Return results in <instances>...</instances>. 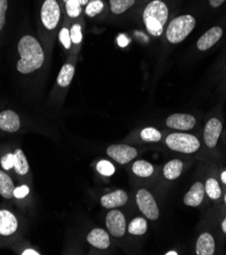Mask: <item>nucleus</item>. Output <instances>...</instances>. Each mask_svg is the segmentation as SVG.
I'll return each mask as SVG.
<instances>
[{
  "label": "nucleus",
  "instance_id": "obj_34",
  "mask_svg": "<svg viewBox=\"0 0 226 255\" xmlns=\"http://www.w3.org/2000/svg\"><path fill=\"white\" fill-rule=\"evenodd\" d=\"M29 193H30V188L27 185H21V186H19L17 188H14L13 196L15 198L21 199L23 197H26Z\"/></svg>",
  "mask_w": 226,
  "mask_h": 255
},
{
  "label": "nucleus",
  "instance_id": "obj_14",
  "mask_svg": "<svg viewBox=\"0 0 226 255\" xmlns=\"http://www.w3.org/2000/svg\"><path fill=\"white\" fill-rule=\"evenodd\" d=\"M19 117L15 112L11 110L0 112V129L6 132H15L19 129Z\"/></svg>",
  "mask_w": 226,
  "mask_h": 255
},
{
  "label": "nucleus",
  "instance_id": "obj_23",
  "mask_svg": "<svg viewBox=\"0 0 226 255\" xmlns=\"http://www.w3.org/2000/svg\"><path fill=\"white\" fill-rule=\"evenodd\" d=\"M133 172L139 177L147 178L154 173V167L147 161L139 160L133 165Z\"/></svg>",
  "mask_w": 226,
  "mask_h": 255
},
{
  "label": "nucleus",
  "instance_id": "obj_1",
  "mask_svg": "<svg viewBox=\"0 0 226 255\" xmlns=\"http://www.w3.org/2000/svg\"><path fill=\"white\" fill-rule=\"evenodd\" d=\"M17 49L20 59L16 63V68L20 73H31L43 65L45 59L43 49L34 37L23 36L18 42Z\"/></svg>",
  "mask_w": 226,
  "mask_h": 255
},
{
  "label": "nucleus",
  "instance_id": "obj_5",
  "mask_svg": "<svg viewBox=\"0 0 226 255\" xmlns=\"http://www.w3.org/2000/svg\"><path fill=\"white\" fill-rule=\"evenodd\" d=\"M137 205L141 213L149 220L155 221L159 218V209L154 196L147 189H140L136 196Z\"/></svg>",
  "mask_w": 226,
  "mask_h": 255
},
{
  "label": "nucleus",
  "instance_id": "obj_35",
  "mask_svg": "<svg viewBox=\"0 0 226 255\" xmlns=\"http://www.w3.org/2000/svg\"><path fill=\"white\" fill-rule=\"evenodd\" d=\"M224 1H226V0H209V3L213 7H219Z\"/></svg>",
  "mask_w": 226,
  "mask_h": 255
},
{
  "label": "nucleus",
  "instance_id": "obj_10",
  "mask_svg": "<svg viewBox=\"0 0 226 255\" xmlns=\"http://www.w3.org/2000/svg\"><path fill=\"white\" fill-rule=\"evenodd\" d=\"M222 131V123L217 118H211L205 125L204 128V141L206 145L213 148L217 145L219 136Z\"/></svg>",
  "mask_w": 226,
  "mask_h": 255
},
{
  "label": "nucleus",
  "instance_id": "obj_22",
  "mask_svg": "<svg viewBox=\"0 0 226 255\" xmlns=\"http://www.w3.org/2000/svg\"><path fill=\"white\" fill-rule=\"evenodd\" d=\"M148 230V223L146 221V219L138 217L136 219H134L128 228V231L130 234L135 235V236H141L146 234Z\"/></svg>",
  "mask_w": 226,
  "mask_h": 255
},
{
  "label": "nucleus",
  "instance_id": "obj_20",
  "mask_svg": "<svg viewBox=\"0 0 226 255\" xmlns=\"http://www.w3.org/2000/svg\"><path fill=\"white\" fill-rule=\"evenodd\" d=\"M14 185L11 178L3 171H0V195L4 198H11L13 196Z\"/></svg>",
  "mask_w": 226,
  "mask_h": 255
},
{
  "label": "nucleus",
  "instance_id": "obj_11",
  "mask_svg": "<svg viewBox=\"0 0 226 255\" xmlns=\"http://www.w3.org/2000/svg\"><path fill=\"white\" fill-rule=\"evenodd\" d=\"M17 230V220L15 216L6 210L0 211V235L10 236Z\"/></svg>",
  "mask_w": 226,
  "mask_h": 255
},
{
  "label": "nucleus",
  "instance_id": "obj_16",
  "mask_svg": "<svg viewBox=\"0 0 226 255\" xmlns=\"http://www.w3.org/2000/svg\"><path fill=\"white\" fill-rule=\"evenodd\" d=\"M87 241L90 245L97 249H106L110 245L108 233L100 228L93 229L87 236Z\"/></svg>",
  "mask_w": 226,
  "mask_h": 255
},
{
  "label": "nucleus",
  "instance_id": "obj_15",
  "mask_svg": "<svg viewBox=\"0 0 226 255\" xmlns=\"http://www.w3.org/2000/svg\"><path fill=\"white\" fill-rule=\"evenodd\" d=\"M128 202V194L123 190H115L101 197V205L105 209H115L124 206Z\"/></svg>",
  "mask_w": 226,
  "mask_h": 255
},
{
  "label": "nucleus",
  "instance_id": "obj_6",
  "mask_svg": "<svg viewBox=\"0 0 226 255\" xmlns=\"http://www.w3.org/2000/svg\"><path fill=\"white\" fill-rule=\"evenodd\" d=\"M60 17V8L56 0H45L41 9V19L44 27L53 30L58 24Z\"/></svg>",
  "mask_w": 226,
  "mask_h": 255
},
{
  "label": "nucleus",
  "instance_id": "obj_37",
  "mask_svg": "<svg viewBox=\"0 0 226 255\" xmlns=\"http://www.w3.org/2000/svg\"><path fill=\"white\" fill-rule=\"evenodd\" d=\"M21 254L22 255H39L40 253H38L37 251H35L33 249H27V250H24Z\"/></svg>",
  "mask_w": 226,
  "mask_h": 255
},
{
  "label": "nucleus",
  "instance_id": "obj_24",
  "mask_svg": "<svg viewBox=\"0 0 226 255\" xmlns=\"http://www.w3.org/2000/svg\"><path fill=\"white\" fill-rule=\"evenodd\" d=\"M136 0H110L111 11L115 14H121L124 11L130 9Z\"/></svg>",
  "mask_w": 226,
  "mask_h": 255
},
{
  "label": "nucleus",
  "instance_id": "obj_31",
  "mask_svg": "<svg viewBox=\"0 0 226 255\" xmlns=\"http://www.w3.org/2000/svg\"><path fill=\"white\" fill-rule=\"evenodd\" d=\"M59 41L62 44V46L65 49H69L71 45V38H70V33L69 30L66 28H62L59 32Z\"/></svg>",
  "mask_w": 226,
  "mask_h": 255
},
{
  "label": "nucleus",
  "instance_id": "obj_7",
  "mask_svg": "<svg viewBox=\"0 0 226 255\" xmlns=\"http://www.w3.org/2000/svg\"><path fill=\"white\" fill-rule=\"evenodd\" d=\"M107 156L112 158L118 164L124 165L134 160L138 156V150L127 144H112L107 147Z\"/></svg>",
  "mask_w": 226,
  "mask_h": 255
},
{
  "label": "nucleus",
  "instance_id": "obj_29",
  "mask_svg": "<svg viewBox=\"0 0 226 255\" xmlns=\"http://www.w3.org/2000/svg\"><path fill=\"white\" fill-rule=\"evenodd\" d=\"M65 8L70 17H78L82 12V4L78 0H68L65 2Z\"/></svg>",
  "mask_w": 226,
  "mask_h": 255
},
{
  "label": "nucleus",
  "instance_id": "obj_4",
  "mask_svg": "<svg viewBox=\"0 0 226 255\" xmlns=\"http://www.w3.org/2000/svg\"><path fill=\"white\" fill-rule=\"evenodd\" d=\"M167 146L183 154H193L200 148V140L189 133H171L166 137Z\"/></svg>",
  "mask_w": 226,
  "mask_h": 255
},
{
  "label": "nucleus",
  "instance_id": "obj_39",
  "mask_svg": "<svg viewBox=\"0 0 226 255\" xmlns=\"http://www.w3.org/2000/svg\"><path fill=\"white\" fill-rule=\"evenodd\" d=\"M221 181L226 184V171H224L222 174H221Z\"/></svg>",
  "mask_w": 226,
  "mask_h": 255
},
{
  "label": "nucleus",
  "instance_id": "obj_41",
  "mask_svg": "<svg viewBox=\"0 0 226 255\" xmlns=\"http://www.w3.org/2000/svg\"><path fill=\"white\" fill-rule=\"evenodd\" d=\"M166 255H178L179 253L178 252H175V251H169V252H167V253H165Z\"/></svg>",
  "mask_w": 226,
  "mask_h": 255
},
{
  "label": "nucleus",
  "instance_id": "obj_36",
  "mask_svg": "<svg viewBox=\"0 0 226 255\" xmlns=\"http://www.w3.org/2000/svg\"><path fill=\"white\" fill-rule=\"evenodd\" d=\"M128 43H129V40H128L127 38H125V36H123V35L119 36V38H118V44H119V46L124 47V46L128 45Z\"/></svg>",
  "mask_w": 226,
  "mask_h": 255
},
{
  "label": "nucleus",
  "instance_id": "obj_3",
  "mask_svg": "<svg viewBox=\"0 0 226 255\" xmlns=\"http://www.w3.org/2000/svg\"><path fill=\"white\" fill-rule=\"evenodd\" d=\"M196 19L190 14H185L172 19L167 27L166 37L171 44L183 42L195 29Z\"/></svg>",
  "mask_w": 226,
  "mask_h": 255
},
{
  "label": "nucleus",
  "instance_id": "obj_33",
  "mask_svg": "<svg viewBox=\"0 0 226 255\" xmlns=\"http://www.w3.org/2000/svg\"><path fill=\"white\" fill-rule=\"evenodd\" d=\"M7 10V0H0V31L5 24V13Z\"/></svg>",
  "mask_w": 226,
  "mask_h": 255
},
{
  "label": "nucleus",
  "instance_id": "obj_26",
  "mask_svg": "<svg viewBox=\"0 0 226 255\" xmlns=\"http://www.w3.org/2000/svg\"><path fill=\"white\" fill-rule=\"evenodd\" d=\"M141 138L144 141H151V142H157L160 141L162 138V134L159 130H157L154 127H147L141 131Z\"/></svg>",
  "mask_w": 226,
  "mask_h": 255
},
{
  "label": "nucleus",
  "instance_id": "obj_19",
  "mask_svg": "<svg viewBox=\"0 0 226 255\" xmlns=\"http://www.w3.org/2000/svg\"><path fill=\"white\" fill-rule=\"evenodd\" d=\"M13 157H14V171L18 175H26L29 172V163L27 161L26 156H24L23 151L20 148H16L13 152Z\"/></svg>",
  "mask_w": 226,
  "mask_h": 255
},
{
  "label": "nucleus",
  "instance_id": "obj_21",
  "mask_svg": "<svg viewBox=\"0 0 226 255\" xmlns=\"http://www.w3.org/2000/svg\"><path fill=\"white\" fill-rule=\"evenodd\" d=\"M74 74V67L71 64H64L57 76V84L61 88H66L72 81Z\"/></svg>",
  "mask_w": 226,
  "mask_h": 255
},
{
  "label": "nucleus",
  "instance_id": "obj_17",
  "mask_svg": "<svg viewBox=\"0 0 226 255\" xmlns=\"http://www.w3.org/2000/svg\"><path fill=\"white\" fill-rule=\"evenodd\" d=\"M215 253V240L210 233L201 234L196 243L197 255H213Z\"/></svg>",
  "mask_w": 226,
  "mask_h": 255
},
{
  "label": "nucleus",
  "instance_id": "obj_27",
  "mask_svg": "<svg viewBox=\"0 0 226 255\" xmlns=\"http://www.w3.org/2000/svg\"><path fill=\"white\" fill-rule=\"evenodd\" d=\"M103 8H104V4L101 0H91V1H89V3L87 4L86 14L89 15L90 17H94L101 12Z\"/></svg>",
  "mask_w": 226,
  "mask_h": 255
},
{
  "label": "nucleus",
  "instance_id": "obj_40",
  "mask_svg": "<svg viewBox=\"0 0 226 255\" xmlns=\"http://www.w3.org/2000/svg\"><path fill=\"white\" fill-rule=\"evenodd\" d=\"M221 227H222V231L226 234V218H225V219H224V221L222 222Z\"/></svg>",
  "mask_w": 226,
  "mask_h": 255
},
{
  "label": "nucleus",
  "instance_id": "obj_32",
  "mask_svg": "<svg viewBox=\"0 0 226 255\" xmlns=\"http://www.w3.org/2000/svg\"><path fill=\"white\" fill-rule=\"evenodd\" d=\"M0 163H1V167L8 171L10 169L13 168L14 166V157H13V154H7L5 156H3L1 158V161H0Z\"/></svg>",
  "mask_w": 226,
  "mask_h": 255
},
{
  "label": "nucleus",
  "instance_id": "obj_42",
  "mask_svg": "<svg viewBox=\"0 0 226 255\" xmlns=\"http://www.w3.org/2000/svg\"><path fill=\"white\" fill-rule=\"evenodd\" d=\"M224 202H225V205H226V194H225V196H224Z\"/></svg>",
  "mask_w": 226,
  "mask_h": 255
},
{
  "label": "nucleus",
  "instance_id": "obj_25",
  "mask_svg": "<svg viewBox=\"0 0 226 255\" xmlns=\"http://www.w3.org/2000/svg\"><path fill=\"white\" fill-rule=\"evenodd\" d=\"M205 192L211 199H218L221 196V188L219 183L214 178H209L205 184Z\"/></svg>",
  "mask_w": 226,
  "mask_h": 255
},
{
  "label": "nucleus",
  "instance_id": "obj_8",
  "mask_svg": "<svg viewBox=\"0 0 226 255\" xmlns=\"http://www.w3.org/2000/svg\"><path fill=\"white\" fill-rule=\"evenodd\" d=\"M106 226L109 233L114 237H122L127 231V222L120 211L112 210L106 216Z\"/></svg>",
  "mask_w": 226,
  "mask_h": 255
},
{
  "label": "nucleus",
  "instance_id": "obj_9",
  "mask_svg": "<svg viewBox=\"0 0 226 255\" xmlns=\"http://www.w3.org/2000/svg\"><path fill=\"white\" fill-rule=\"evenodd\" d=\"M166 125L172 129L191 130L196 125V118L190 114H172L166 119Z\"/></svg>",
  "mask_w": 226,
  "mask_h": 255
},
{
  "label": "nucleus",
  "instance_id": "obj_2",
  "mask_svg": "<svg viewBox=\"0 0 226 255\" xmlns=\"http://www.w3.org/2000/svg\"><path fill=\"white\" fill-rule=\"evenodd\" d=\"M168 18V8L161 0H154L150 2L143 14L146 29L152 36L159 37L163 33L164 25Z\"/></svg>",
  "mask_w": 226,
  "mask_h": 255
},
{
  "label": "nucleus",
  "instance_id": "obj_13",
  "mask_svg": "<svg viewBox=\"0 0 226 255\" xmlns=\"http://www.w3.org/2000/svg\"><path fill=\"white\" fill-rule=\"evenodd\" d=\"M223 35V31L220 27H213L208 30L197 42V47L200 51H206L213 47Z\"/></svg>",
  "mask_w": 226,
  "mask_h": 255
},
{
  "label": "nucleus",
  "instance_id": "obj_18",
  "mask_svg": "<svg viewBox=\"0 0 226 255\" xmlns=\"http://www.w3.org/2000/svg\"><path fill=\"white\" fill-rule=\"evenodd\" d=\"M184 170V163L181 160L174 159L167 162L163 168V175L168 180H174L182 175Z\"/></svg>",
  "mask_w": 226,
  "mask_h": 255
},
{
  "label": "nucleus",
  "instance_id": "obj_12",
  "mask_svg": "<svg viewBox=\"0 0 226 255\" xmlns=\"http://www.w3.org/2000/svg\"><path fill=\"white\" fill-rule=\"evenodd\" d=\"M205 186L202 182H196L192 185L189 192L184 197L185 205L188 207H199L204 200Z\"/></svg>",
  "mask_w": 226,
  "mask_h": 255
},
{
  "label": "nucleus",
  "instance_id": "obj_38",
  "mask_svg": "<svg viewBox=\"0 0 226 255\" xmlns=\"http://www.w3.org/2000/svg\"><path fill=\"white\" fill-rule=\"evenodd\" d=\"M64 2H67L68 0H63ZM78 1L82 4V5H86V4H88V2H89V0H78Z\"/></svg>",
  "mask_w": 226,
  "mask_h": 255
},
{
  "label": "nucleus",
  "instance_id": "obj_30",
  "mask_svg": "<svg viewBox=\"0 0 226 255\" xmlns=\"http://www.w3.org/2000/svg\"><path fill=\"white\" fill-rule=\"evenodd\" d=\"M69 33H70V38L72 43L80 44L82 42L83 34H82V27L80 24H73Z\"/></svg>",
  "mask_w": 226,
  "mask_h": 255
},
{
  "label": "nucleus",
  "instance_id": "obj_28",
  "mask_svg": "<svg viewBox=\"0 0 226 255\" xmlns=\"http://www.w3.org/2000/svg\"><path fill=\"white\" fill-rule=\"evenodd\" d=\"M96 169L100 174L106 177H110L115 173V167L113 166V164H111L109 161H106V160L100 161L97 164Z\"/></svg>",
  "mask_w": 226,
  "mask_h": 255
}]
</instances>
